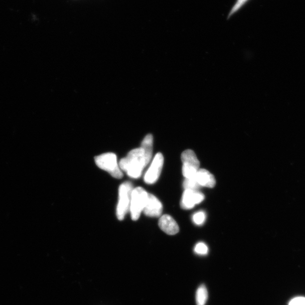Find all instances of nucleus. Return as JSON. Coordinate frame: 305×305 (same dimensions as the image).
Listing matches in <instances>:
<instances>
[{"mask_svg": "<svg viewBox=\"0 0 305 305\" xmlns=\"http://www.w3.org/2000/svg\"><path fill=\"white\" fill-rule=\"evenodd\" d=\"M194 178L201 186L211 188L216 184L215 177L206 169H199Z\"/></svg>", "mask_w": 305, "mask_h": 305, "instance_id": "nucleus-10", "label": "nucleus"}, {"mask_svg": "<svg viewBox=\"0 0 305 305\" xmlns=\"http://www.w3.org/2000/svg\"><path fill=\"white\" fill-rule=\"evenodd\" d=\"M133 189V184L130 181L124 182L119 188V201L116 214L117 218L120 220H124L126 215L130 211Z\"/></svg>", "mask_w": 305, "mask_h": 305, "instance_id": "nucleus-2", "label": "nucleus"}, {"mask_svg": "<svg viewBox=\"0 0 305 305\" xmlns=\"http://www.w3.org/2000/svg\"><path fill=\"white\" fill-rule=\"evenodd\" d=\"M289 305H305V298H297L291 301Z\"/></svg>", "mask_w": 305, "mask_h": 305, "instance_id": "nucleus-17", "label": "nucleus"}, {"mask_svg": "<svg viewBox=\"0 0 305 305\" xmlns=\"http://www.w3.org/2000/svg\"><path fill=\"white\" fill-rule=\"evenodd\" d=\"M152 144H153V137L152 134H148L144 139L141 148H143L145 154L147 165L150 163L152 156Z\"/></svg>", "mask_w": 305, "mask_h": 305, "instance_id": "nucleus-11", "label": "nucleus"}, {"mask_svg": "<svg viewBox=\"0 0 305 305\" xmlns=\"http://www.w3.org/2000/svg\"><path fill=\"white\" fill-rule=\"evenodd\" d=\"M204 194L198 190H185L182 196L180 206L184 210L191 209L195 205L204 200Z\"/></svg>", "mask_w": 305, "mask_h": 305, "instance_id": "nucleus-7", "label": "nucleus"}, {"mask_svg": "<svg viewBox=\"0 0 305 305\" xmlns=\"http://www.w3.org/2000/svg\"><path fill=\"white\" fill-rule=\"evenodd\" d=\"M208 299V292L204 285L198 287L196 295L197 305H205Z\"/></svg>", "mask_w": 305, "mask_h": 305, "instance_id": "nucleus-12", "label": "nucleus"}, {"mask_svg": "<svg viewBox=\"0 0 305 305\" xmlns=\"http://www.w3.org/2000/svg\"><path fill=\"white\" fill-rule=\"evenodd\" d=\"M148 193L142 187L134 188L131 196L130 211L131 218L137 220L145 208L148 200Z\"/></svg>", "mask_w": 305, "mask_h": 305, "instance_id": "nucleus-4", "label": "nucleus"}, {"mask_svg": "<svg viewBox=\"0 0 305 305\" xmlns=\"http://www.w3.org/2000/svg\"><path fill=\"white\" fill-rule=\"evenodd\" d=\"M183 185L185 190H198L201 187L194 177L185 178Z\"/></svg>", "mask_w": 305, "mask_h": 305, "instance_id": "nucleus-13", "label": "nucleus"}, {"mask_svg": "<svg viewBox=\"0 0 305 305\" xmlns=\"http://www.w3.org/2000/svg\"><path fill=\"white\" fill-rule=\"evenodd\" d=\"M159 226L166 234L174 235L179 231V227L170 215L165 214L161 216L159 220Z\"/></svg>", "mask_w": 305, "mask_h": 305, "instance_id": "nucleus-9", "label": "nucleus"}, {"mask_svg": "<svg viewBox=\"0 0 305 305\" xmlns=\"http://www.w3.org/2000/svg\"><path fill=\"white\" fill-rule=\"evenodd\" d=\"M208 251V247L205 243H199L195 246L194 252L198 255H206Z\"/></svg>", "mask_w": 305, "mask_h": 305, "instance_id": "nucleus-15", "label": "nucleus"}, {"mask_svg": "<svg viewBox=\"0 0 305 305\" xmlns=\"http://www.w3.org/2000/svg\"><path fill=\"white\" fill-rule=\"evenodd\" d=\"M192 219L193 222L197 225H202L205 221L206 214L204 211H198L193 215Z\"/></svg>", "mask_w": 305, "mask_h": 305, "instance_id": "nucleus-14", "label": "nucleus"}, {"mask_svg": "<svg viewBox=\"0 0 305 305\" xmlns=\"http://www.w3.org/2000/svg\"><path fill=\"white\" fill-rule=\"evenodd\" d=\"M95 160L97 166L109 172L114 178L121 179L124 177V173L118 163L117 155L113 152L96 156Z\"/></svg>", "mask_w": 305, "mask_h": 305, "instance_id": "nucleus-3", "label": "nucleus"}, {"mask_svg": "<svg viewBox=\"0 0 305 305\" xmlns=\"http://www.w3.org/2000/svg\"><path fill=\"white\" fill-rule=\"evenodd\" d=\"M181 158L183 167L182 173L185 178H191L196 175L198 169H200V161L197 158L195 152L190 150H186L182 152Z\"/></svg>", "mask_w": 305, "mask_h": 305, "instance_id": "nucleus-5", "label": "nucleus"}, {"mask_svg": "<svg viewBox=\"0 0 305 305\" xmlns=\"http://www.w3.org/2000/svg\"><path fill=\"white\" fill-rule=\"evenodd\" d=\"M163 211L162 203L153 194L148 193V200L143 213L147 217L158 218L161 217Z\"/></svg>", "mask_w": 305, "mask_h": 305, "instance_id": "nucleus-8", "label": "nucleus"}, {"mask_svg": "<svg viewBox=\"0 0 305 305\" xmlns=\"http://www.w3.org/2000/svg\"><path fill=\"white\" fill-rule=\"evenodd\" d=\"M119 166L131 178L138 179L141 177L144 168L147 166L143 148L131 151L125 158L121 159Z\"/></svg>", "mask_w": 305, "mask_h": 305, "instance_id": "nucleus-1", "label": "nucleus"}, {"mask_svg": "<svg viewBox=\"0 0 305 305\" xmlns=\"http://www.w3.org/2000/svg\"><path fill=\"white\" fill-rule=\"evenodd\" d=\"M248 0H238L235 4V5L232 8L230 14H229V17H230L232 14L235 13V12L240 9L241 6H242Z\"/></svg>", "mask_w": 305, "mask_h": 305, "instance_id": "nucleus-16", "label": "nucleus"}, {"mask_svg": "<svg viewBox=\"0 0 305 305\" xmlns=\"http://www.w3.org/2000/svg\"><path fill=\"white\" fill-rule=\"evenodd\" d=\"M163 163L164 158L162 154L160 152L156 154L144 176V181L147 184H154L158 180L162 170Z\"/></svg>", "mask_w": 305, "mask_h": 305, "instance_id": "nucleus-6", "label": "nucleus"}]
</instances>
